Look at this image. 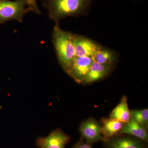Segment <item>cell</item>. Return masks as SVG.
Wrapping results in <instances>:
<instances>
[{"label": "cell", "mask_w": 148, "mask_h": 148, "mask_svg": "<svg viewBox=\"0 0 148 148\" xmlns=\"http://www.w3.org/2000/svg\"><path fill=\"white\" fill-rule=\"evenodd\" d=\"M103 141L106 148H147L146 143L132 136L118 135Z\"/></svg>", "instance_id": "8"}, {"label": "cell", "mask_w": 148, "mask_h": 148, "mask_svg": "<svg viewBox=\"0 0 148 148\" xmlns=\"http://www.w3.org/2000/svg\"><path fill=\"white\" fill-rule=\"evenodd\" d=\"M130 116L135 121L147 129L148 109L132 110L130 111Z\"/></svg>", "instance_id": "14"}, {"label": "cell", "mask_w": 148, "mask_h": 148, "mask_svg": "<svg viewBox=\"0 0 148 148\" xmlns=\"http://www.w3.org/2000/svg\"><path fill=\"white\" fill-rule=\"evenodd\" d=\"M73 34L61 29L56 24L52 33V42L58 61L65 72H67L75 58L73 43Z\"/></svg>", "instance_id": "2"}, {"label": "cell", "mask_w": 148, "mask_h": 148, "mask_svg": "<svg viewBox=\"0 0 148 148\" xmlns=\"http://www.w3.org/2000/svg\"><path fill=\"white\" fill-rule=\"evenodd\" d=\"M92 58L93 61L103 65H113L116 60V55L113 51L103 48L97 51Z\"/></svg>", "instance_id": "13"}, {"label": "cell", "mask_w": 148, "mask_h": 148, "mask_svg": "<svg viewBox=\"0 0 148 148\" xmlns=\"http://www.w3.org/2000/svg\"><path fill=\"white\" fill-rule=\"evenodd\" d=\"M28 3L29 7L32 10V11L35 13L40 14V11L39 10L37 4L36 0H25Z\"/></svg>", "instance_id": "15"}, {"label": "cell", "mask_w": 148, "mask_h": 148, "mask_svg": "<svg viewBox=\"0 0 148 148\" xmlns=\"http://www.w3.org/2000/svg\"><path fill=\"white\" fill-rule=\"evenodd\" d=\"M109 118L126 123L131 119L130 110L127 104V98L123 96L119 104L113 110Z\"/></svg>", "instance_id": "12"}, {"label": "cell", "mask_w": 148, "mask_h": 148, "mask_svg": "<svg viewBox=\"0 0 148 148\" xmlns=\"http://www.w3.org/2000/svg\"><path fill=\"white\" fill-rule=\"evenodd\" d=\"M93 0H44L43 5L56 24L67 16L87 14Z\"/></svg>", "instance_id": "1"}, {"label": "cell", "mask_w": 148, "mask_h": 148, "mask_svg": "<svg viewBox=\"0 0 148 148\" xmlns=\"http://www.w3.org/2000/svg\"><path fill=\"white\" fill-rule=\"evenodd\" d=\"M31 11L25 0H0V25L12 20L21 22L24 15Z\"/></svg>", "instance_id": "3"}, {"label": "cell", "mask_w": 148, "mask_h": 148, "mask_svg": "<svg viewBox=\"0 0 148 148\" xmlns=\"http://www.w3.org/2000/svg\"><path fill=\"white\" fill-rule=\"evenodd\" d=\"M120 134L128 135L148 143V133L147 128L139 124L132 119L125 123Z\"/></svg>", "instance_id": "9"}, {"label": "cell", "mask_w": 148, "mask_h": 148, "mask_svg": "<svg viewBox=\"0 0 148 148\" xmlns=\"http://www.w3.org/2000/svg\"><path fill=\"white\" fill-rule=\"evenodd\" d=\"M112 66L101 64L93 61L87 76L82 84H88L103 79L110 73Z\"/></svg>", "instance_id": "10"}, {"label": "cell", "mask_w": 148, "mask_h": 148, "mask_svg": "<svg viewBox=\"0 0 148 148\" xmlns=\"http://www.w3.org/2000/svg\"><path fill=\"white\" fill-rule=\"evenodd\" d=\"M93 60L88 56L76 57L66 73L77 83L82 84L88 75Z\"/></svg>", "instance_id": "4"}, {"label": "cell", "mask_w": 148, "mask_h": 148, "mask_svg": "<svg viewBox=\"0 0 148 148\" xmlns=\"http://www.w3.org/2000/svg\"><path fill=\"white\" fill-rule=\"evenodd\" d=\"M101 121L102 135L104 140L120 134L125 123L110 118H103Z\"/></svg>", "instance_id": "11"}, {"label": "cell", "mask_w": 148, "mask_h": 148, "mask_svg": "<svg viewBox=\"0 0 148 148\" xmlns=\"http://www.w3.org/2000/svg\"><path fill=\"white\" fill-rule=\"evenodd\" d=\"M73 43L76 57L88 56L92 58L102 48L92 40L79 35L73 34Z\"/></svg>", "instance_id": "7"}, {"label": "cell", "mask_w": 148, "mask_h": 148, "mask_svg": "<svg viewBox=\"0 0 148 148\" xmlns=\"http://www.w3.org/2000/svg\"><path fill=\"white\" fill-rule=\"evenodd\" d=\"M71 140V137L61 130L56 129L45 137L36 139V145L40 148H65Z\"/></svg>", "instance_id": "5"}, {"label": "cell", "mask_w": 148, "mask_h": 148, "mask_svg": "<svg viewBox=\"0 0 148 148\" xmlns=\"http://www.w3.org/2000/svg\"><path fill=\"white\" fill-rule=\"evenodd\" d=\"M79 132L85 142L90 145L104 141L101 124L94 119L89 118L83 122L79 127Z\"/></svg>", "instance_id": "6"}, {"label": "cell", "mask_w": 148, "mask_h": 148, "mask_svg": "<svg viewBox=\"0 0 148 148\" xmlns=\"http://www.w3.org/2000/svg\"><path fill=\"white\" fill-rule=\"evenodd\" d=\"M73 148H92V147L91 145L84 142L81 139L74 146Z\"/></svg>", "instance_id": "16"}]
</instances>
